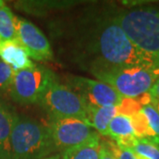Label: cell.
Wrapping results in <instances>:
<instances>
[{
	"instance_id": "obj_1",
	"label": "cell",
	"mask_w": 159,
	"mask_h": 159,
	"mask_svg": "<svg viewBox=\"0 0 159 159\" xmlns=\"http://www.w3.org/2000/svg\"><path fill=\"white\" fill-rule=\"evenodd\" d=\"M69 55L89 73L115 67H159V61L134 45L114 21L111 12L90 11L65 32Z\"/></svg>"
},
{
	"instance_id": "obj_2",
	"label": "cell",
	"mask_w": 159,
	"mask_h": 159,
	"mask_svg": "<svg viewBox=\"0 0 159 159\" xmlns=\"http://www.w3.org/2000/svg\"><path fill=\"white\" fill-rule=\"evenodd\" d=\"M111 15L138 49L159 61V10L151 6L136 7Z\"/></svg>"
},
{
	"instance_id": "obj_3",
	"label": "cell",
	"mask_w": 159,
	"mask_h": 159,
	"mask_svg": "<svg viewBox=\"0 0 159 159\" xmlns=\"http://www.w3.org/2000/svg\"><path fill=\"white\" fill-rule=\"evenodd\" d=\"M56 150L49 126L16 115L11 134V159H43Z\"/></svg>"
},
{
	"instance_id": "obj_4",
	"label": "cell",
	"mask_w": 159,
	"mask_h": 159,
	"mask_svg": "<svg viewBox=\"0 0 159 159\" xmlns=\"http://www.w3.org/2000/svg\"><path fill=\"white\" fill-rule=\"evenodd\" d=\"M91 74L112 87L123 98L136 99L149 92L159 78V67H115L95 71Z\"/></svg>"
},
{
	"instance_id": "obj_5",
	"label": "cell",
	"mask_w": 159,
	"mask_h": 159,
	"mask_svg": "<svg viewBox=\"0 0 159 159\" xmlns=\"http://www.w3.org/2000/svg\"><path fill=\"white\" fill-rule=\"evenodd\" d=\"M39 104L51 119H87L88 106L83 99L70 87L53 80L43 94Z\"/></svg>"
},
{
	"instance_id": "obj_6",
	"label": "cell",
	"mask_w": 159,
	"mask_h": 159,
	"mask_svg": "<svg viewBox=\"0 0 159 159\" xmlns=\"http://www.w3.org/2000/svg\"><path fill=\"white\" fill-rule=\"evenodd\" d=\"M55 80L54 74L43 66H34L14 74L9 94L14 102L29 105L39 102L47 87Z\"/></svg>"
},
{
	"instance_id": "obj_7",
	"label": "cell",
	"mask_w": 159,
	"mask_h": 159,
	"mask_svg": "<svg viewBox=\"0 0 159 159\" xmlns=\"http://www.w3.org/2000/svg\"><path fill=\"white\" fill-rule=\"evenodd\" d=\"M57 150L78 146L99 134L85 120L75 118L51 119L49 125Z\"/></svg>"
},
{
	"instance_id": "obj_8",
	"label": "cell",
	"mask_w": 159,
	"mask_h": 159,
	"mask_svg": "<svg viewBox=\"0 0 159 159\" xmlns=\"http://www.w3.org/2000/svg\"><path fill=\"white\" fill-rule=\"evenodd\" d=\"M68 87L83 99L88 107L119 106L123 97L112 87L82 76H69Z\"/></svg>"
},
{
	"instance_id": "obj_9",
	"label": "cell",
	"mask_w": 159,
	"mask_h": 159,
	"mask_svg": "<svg viewBox=\"0 0 159 159\" xmlns=\"http://www.w3.org/2000/svg\"><path fill=\"white\" fill-rule=\"evenodd\" d=\"M18 40L26 49L30 58L36 61H48L53 57L49 40L35 25L20 17L14 18Z\"/></svg>"
},
{
	"instance_id": "obj_10",
	"label": "cell",
	"mask_w": 159,
	"mask_h": 159,
	"mask_svg": "<svg viewBox=\"0 0 159 159\" xmlns=\"http://www.w3.org/2000/svg\"><path fill=\"white\" fill-rule=\"evenodd\" d=\"M0 58L11 66L14 73L35 66L19 41L2 42L0 43Z\"/></svg>"
},
{
	"instance_id": "obj_11",
	"label": "cell",
	"mask_w": 159,
	"mask_h": 159,
	"mask_svg": "<svg viewBox=\"0 0 159 159\" xmlns=\"http://www.w3.org/2000/svg\"><path fill=\"white\" fill-rule=\"evenodd\" d=\"M16 115L0 100V159H11V134Z\"/></svg>"
},
{
	"instance_id": "obj_12",
	"label": "cell",
	"mask_w": 159,
	"mask_h": 159,
	"mask_svg": "<svg viewBox=\"0 0 159 159\" xmlns=\"http://www.w3.org/2000/svg\"><path fill=\"white\" fill-rule=\"evenodd\" d=\"M116 115H118V106L88 107L86 122L99 134L109 136V125Z\"/></svg>"
},
{
	"instance_id": "obj_13",
	"label": "cell",
	"mask_w": 159,
	"mask_h": 159,
	"mask_svg": "<svg viewBox=\"0 0 159 159\" xmlns=\"http://www.w3.org/2000/svg\"><path fill=\"white\" fill-rule=\"evenodd\" d=\"M101 150V139L97 134L90 140L78 146L62 151V159H99Z\"/></svg>"
},
{
	"instance_id": "obj_14",
	"label": "cell",
	"mask_w": 159,
	"mask_h": 159,
	"mask_svg": "<svg viewBox=\"0 0 159 159\" xmlns=\"http://www.w3.org/2000/svg\"><path fill=\"white\" fill-rule=\"evenodd\" d=\"M14 18L11 9L7 6L0 8V40L1 42L19 41L15 28Z\"/></svg>"
},
{
	"instance_id": "obj_15",
	"label": "cell",
	"mask_w": 159,
	"mask_h": 159,
	"mask_svg": "<svg viewBox=\"0 0 159 159\" xmlns=\"http://www.w3.org/2000/svg\"><path fill=\"white\" fill-rule=\"evenodd\" d=\"M108 135L114 141L121 137L134 135L130 118L122 114L116 115L109 125Z\"/></svg>"
},
{
	"instance_id": "obj_16",
	"label": "cell",
	"mask_w": 159,
	"mask_h": 159,
	"mask_svg": "<svg viewBox=\"0 0 159 159\" xmlns=\"http://www.w3.org/2000/svg\"><path fill=\"white\" fill-rule=\"evenodd\" d=\"M129 118L132 121L134 136L136 137L137 139H145L159 146L158 141L153 133V131L151 130L150 126L148 125V120L142 111V110Z\"/></svg>"
},
{
	"instance_id": "obj_17",
	"label": "cell",
	"mask_w": 159,
	"mask_h": 159,
	"mask_svg": "<svg viewBox=\"0 0 159 159\" xmlns=\"http://www.w3.org/2000/svg\"><path fill=\"white\" fill-rule=\"evenodd\" d=\"M131 150L147 159H159L158 145L145 139H136Z\"/></svg>"
},
{
	"instance_id": "obj_18",
	"label": "cell",
	"mask_w": 159,
	"mask_h": 159,
	"mask_svg": "<svg viewBox=\"0 0 159 159\" xmlns=\"http://www.w3.org/2000/svg\"><path fill=\"white\" fill-rule=\"evenodd\" d=\"M14 74L11 66L0 58V95L9 92Z\"/></svg>"
},
{
	"instance_id": "obj_19",
	"label": "cell",
	"mask_w": 159,
	"mask_h": 159,
	"mask_svg": "<svg viewBox=\"0 0 159 159\" xmlns=\"http://www.w3.org/2000/svg\"><path fill=\"white\" fill-rule=\"evenodd\" d=\"M142 111L145 115L151 130L153 131L159 143V113L149 102L142 107Z\"/></svg>"
},
{
	"instance_id": "obj_20",
	"label": "cell",
	"mask_w": 159,
	"mask_h": 159,
	"mask_svg": "<svg viewBox=\"0 0 159 159\" xmlns=\"http://www.w3.org/2000/svg\"><path fill=\"white\" fill-rule=\"evenodd\" d=\"M142 103L136 99L132 98H123L122 102L118 106V114L125 115L127 117H131L142 110Z\"/></svg>"
},
{
	"instance_id": "obj_21",
	"label": "cell",
	"mask_w": 159,
	"mask_h": 159,
	"mask_svg": "<svg viewBox=\"0 0 159 159\" xmlns=\"http://www.w3.org/2000/svg\"><path fill=\"white\" fill-rule=\"evenodd\" d=\"M99 159H118L111 147V142L101 141V150Z\"/></svg>"
},
{
	"instance_id": "obj_22",
	"label": "cell",
	"mask_w": 159,
	"mask_h": 159,
	"mask_svg": "<svg viewBox=\"0 0 159 159\" xmlns=\"http://www.w3.org/2000/svg\"><path fill=\"white\" fill-rule=\"evenodd\" d=\"M111 147L118 159H136L135 155L130 149L119 148L116 143L113 142H111Z\"/></svg>"
},
{
	"instance_id": "obj_23",
	"label": "cell",
	"mask_w": 159,
	"mask_h": 159,
	"mask_svg": "<svg viewBox=\"0 0 159 159\" xmlns=\"http://www.w3.org/2000/svg\"><path fill=\"white\" fill-rule=\"evenodd\" d=\"M148 94H149L150 97H154V98H157V99H159V78L154 83V85L150 89Z\"/></svg>"
},
{
	"instance_id": "obj_24",
	"label": "cell",
	"mask_w": 159,
	"mask_h": 159,
	"mask_svg": "<svg viewBox=\"0 0 159 159\" xmlns=\"http://www.w3.org/2000/svg\"><path fill=\"white\" fill-rule=\"evenodd\" d=\"M150 103L156 108V110L158 111L159 113V99H157V98H154V97H150Z\"/></svg>"
},
{
	"instance_id": "obj_25",
	"label": "cell",
	"mask_w": 159,
	"mask_h": 159,
	"mask_svg": "<svg viewBox=\"0 0 159 159\" xmlns=\"http://www.w3.org/2000/svg\"><path fill=\"white\" fill-rule=\"evenodd\" d=\"M43 159H62V157H61V155L60 154H55V155L49 156V157H47Z\"/></svg>"
},
{
	"instance_id": "obj_26",
	"label": "cell",
	"mask_w": 159,
	"mask_h": 159,
	"mask_svg": "<svg viewBox=\"0 0 159 159\" xmlns=\"http://www.w3.org/2000/svg\"><path fill=\"white\" fill-rule=\"evenodd\" d=\"M134 155H135V157H136V159H147V158H145V157H142V156H140V155H137V154H134Z\"/></svg>"
},
{
	"instance_id": "obj_27",
	"label": "cell",
	"mask_w": 159,
	"mask_h": 159,
	"mask_svg": "<svg viewBox=\"0 0 159 159\" xmlns=\"http://www.w3.org/2000/svg\"><path fill=\"white\" fill-rule=\"evenodd\" d=\"M6 4H5V2L4 1H2V0H0V8L2 7L3 6H5Z\"/></svg>"
}]
</instances>
